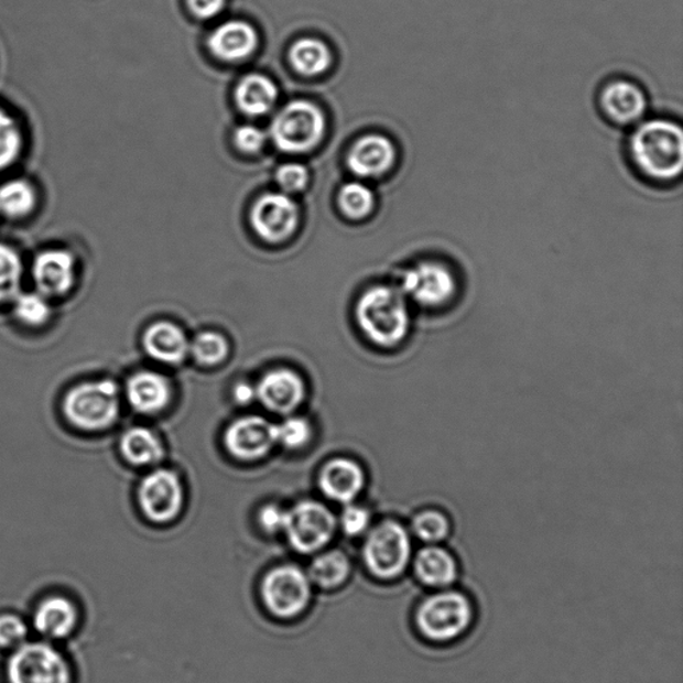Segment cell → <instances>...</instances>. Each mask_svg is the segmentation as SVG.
<instances>
[{
	"label": "cell",
	"mask_w": 683,
	"mask_h": 683,
	"mask_svg": "<svg viewBox=\"0 0 683 683\" xmlns=\"http://www.w3.org/2000/svg\"><path fill=\"white\" fill-rule=\"evenodd\" d=\"M628 156L641 178L657 186L673 185L683 171V130L670 118L643 119L631 128Z\"/></svg>",
	"instance_id": "1"
},
{
	"label": "cell",
	"mask_w": 683,
	"mask_h": 683,
	"mask_svg": "<svg viewBox=\"0 0 683 683\" xmlns=\"http://www.w3.org/2000/svg\"><path fill=\"white\" fill-rule=\"evenodd\" d=\"M360 332L382 349H393L406 339L410 313L401 290L375 286L365 291L356 307Z\"/></svg>",
	"instance_id": "2"
},
{
	"label": "cell",
	"mask_w": 683,
	"mask_h": 683,
	"mask_svg": "<svg viewBox=\"0 0 683 683\" xmlns=\"http://www.w3.org/2000/svg\"><path fill=\"white\" fill-rule=\"evenodd\" d=\"M65 420L85 433L110 429L119 419V388L112 379L80 382L67 390L62 401Z\"/></svg>",
	"instance_id": "3"
},
{
	"label": "cell",
	"mask_w": 683,
	"mask_h": 683,
	"mask_svg": "<svg viewBox=\"0 0 683 683\" xmlns=\"http://www.w3.org/2000/svg\"><path fill=\"white\" fill-rule=\"evenodd\" d=\"M474 607L464 593L444 590L423 599L415 612L416 628L433 642H451L470 629Z\"/></svg>",
	"instance_id": "4"
},
{
	"label": "cell",
	"mask_w": 683,
	"mask_h": 683,
	"mask_svg": "<svg viewBox=\"0 0 683 683\" xmlns=\"http://www.w3.org/2000/svg\"><path fill=\"white\" fill-rule=\"evenodd\" d=\"M8 683H74L68 658L48 641L24 642L6 663Z\"/></svg>",
	"instance_id": "5"
},
{
	"label": "cell",
	"mask_w": 683,
	"mask_h": 683,
	"mask_svg": "<svg viewBox=\"0 0 683 683\" xmlns=\"http://www.w3.org/2000/svg\"><path fill=\"white\" fill-rule=\"evenodd\" d=\"M325 131L326 118L319 107L308 100H294L278 112L270 134L283 153L305 154L321 143Z\"/></svg>",
	"instance_id": "6"
},
{
	"label": "cell",
	"mask_w": 683,
	"mask_h": 683,
	"mask_svg": "<svg viewBox=\"0 0 683 683\" xmlns=\"http://www.w3.org/2000/svg\"><path fill=\"white\" fill-rule=\"evenodd\" d=\"M411 552L408 530L397 521H383L369 531L364 545V561L378 579L391 581L406 571Z\"/></svg>",
	"instance_id": "7"
},
{
	"label": "cell",
	"mask_w": 683,
	"mask_h": 683,
	"mask_svg": "<svg viewBox=\"0 0 683 683\" xmlns=\"http://www.w3.org/2000/svg\"><path fill=\"white\" fill-rule=\"evenodd\" d=\"M312 596V581L299 566H275L262 579L263 605L277 618L300 617L306 611Z\"/></svg>",
	"instance_id": "8"
},
{
	"label": "cell",
	"mask_w": 683,
	"mask_h": 683,
	"mask_svg": "<svg viewBox=\"0 0 683 683\" xmlns=\"http://www.w3.org/2000/svg\"><path fill=\"white\" fill-rule=\"evenodd\" d=\"M401 291L416 305L438 308L455 299L458 280L446 263L429 259L404 271Z\"/></svg>",
	"instance_id": "9"
},
{
	"label": "cell",
	"mask_w": 683,
	"mask_h": 683,
	"mask_svg": "<svg viewBox=\"0 0 683 683\" xmlns=\"http://www.w3.org/2000/svg\"><path fill=\"white\" fill-rule=\"evenodd\" d=\"M337 520L325 505L302 501L288 511L284 533L290 545L301 554L321 552L333 540Z\"/></svg>",
	"instance_id": "10"
},
{
	"label": "cell",
	"mask_w": 683,
	"mask_h": 683,
	"mask_svg": "<svg viewBox=\"0 0 683 683\" xmlns=\"http://www.w3.org/2000/svg\"><path fill=\"white\" fill-rule=\"evenodd\" d=\"M598 109L617 128H635L647 119L649 98L637 82L628 78L607 80L598 91Z\"/></svg>",
	"instance_id": "11"
},
{
	"label": "cell",
	"mask_w": 683,
	"mask_h": 683,
	"mask_svg": "<svg viewBox=\"0 0 683 683\" xmlns=\"http://www.w3.org/2000/svg\"><path fill=\"white\" fill-rule=\"evenodd\" d=\"M138 503L151 522L174 521L183 506V487L178 476L167 469L150 473L138 487Z\"/></svg>",
	"instance_id": "12"
},
{
	"label": "cell",
	"mask_w": 683,
	"mask_h": 683,
	"mask_svg": "<svg viewBox=\"0 0 683 683\" xmlns=\"http://www.w3.org/2000/svg\"><path fill=\"white\" fill-rule=\"evenodd\" d=\"M251 224L265 242H283L300 225V207L289 194H264L252 208Z\"/></svg>",
	"instance_id": "13"
},
{
	"label": "cell",
	"mask_w": 683,
	"mask_h": 683,
	"mask_svg": "<svg viewBox=\"0 0 683 683\" xmlns=\"http://www.w3.org/2000/svg\"><path fill=\"white\" fill-rule=\"evenodd\" d=\"M225 447L240 460L263 458L277 445L275 425L259 415L242 416L226 429Z\"/></svg>",
	"instance_id": "14"
},
{
	"label": "cell",
	"mask_w": 683,
	"mask_h": 683,
	"mask_svg": "<svg viewBox=\"0 0 683 683\" xmlns=\"http://www.w3.org/2000/svg\"><path fill=\"white\" fill-rule=\"evenodd\" d=\"M31 277L36 291L47 299L66 296L77 281V262L68 250H43L34 258Z\"/></svg>",
	"instance_id": "15"
},
{
	"label": "cell",
	"mask_w": 683,
	"mask_h": 683,
	"mask_svg": "<svg viewBox=\"0 0 683 683\" xmlns=\"http://www.w3.org/2000/svg\"><path fill=\"white\" fill-rule=\"evenodd\" d=\"M79 624V607L65 594L43 597L33 612L34 629L46 641L67 640L77 631Z\"/></svg>",
	"instance_id": "16"
},
{
	"label": "cell",
	"mask_w": 683,
	"mask_h": 683,
	"mask_svg": "<svg viewBox=\"0 0 683 683\" xmlns=\"http://www.w3.org/2000/svg\"><path fill=\"white\" fill-rule=\"evenodd\" d=\"M257 400L277 414H291L306 397V384L295 371L277 369L265 372L256 386Z\"/></svg>",
	"instance_id": "17"
},
{
	"label": "cell",
	"mask_w": 683,
	"mask_h": 683,
	"mask_svg": "<svg viewBox=\"0 0 683 683\" xmlns=\"http://www.w3.org/2000/svg\"><path fill=\"white\" fill-rule=\"evenodd\" d=\"M397 160V148L389 137L368 134L354 143L347 164L359 178L377 180L388 175Z\"/></svg>",
	"instance_id": "18"
},
{
	"label": "cell",
	"mask_w": 683,
	"mask_h": 683,
	"mask_svg": "<svg viewBox=\"0 0 683 683\" xmlns=\"http://www.w3.org/2000/svg\"><path fill=\"white\" fill-rule=\"evenodd\" d=\"M322 492L335 502L351 503L365 486V473L357 462L334 458L322 467L318 478Z\"/></svg>",
	"instance_id": "19"
},
{
	"label": "cell",
	"mask_w": 683,
	"mask_h": 683,
	"mask_svg": "<svg viewBox=\"0 0 683 683\" xmlns=\"http://www.w3.org/2000/svg\"><path fill=\"white\" fill-rule=\"evenodd\" d=\"M169 379L155 371H138L126 384V397L130 406L139 414H158L171 401Z\"/></svg>",
	"instance_id": "20"
},
{
	"label": "cell",
	"mask_w": 683,
	"mask_h": 683,
	"mask_svg": "<svg viewBox=\"0 0 683 683\" xmlns=\"http://www.w3.org/2000/svg\"><path fill=\"white\" fill-rule=\"evenodd\" d=\"M258 46V34L248 22L229 21L208 37V47L220 61L239 62L250 58Z\"/></svg>",
	"instance_id": "21"
},
{
	"label": "cell",
	"mask_w": 683,
	"mask_h": 683,
	"mask_svg": "<svg viewBox=\"0 0 683 683\" xmlns=\"http://www.w3.org/2000/svg\"><path fill=\"white\" fill-rule=\"evenodd\" d=\"M144 351L158 362L178 365L189 351V342L182 328L170 322H156L143 334Z\"/></svg>",
	"instance_id": "22"
},
{
	"label": "cell",
	"mask_w": 683,
	"mask_h": 683,
	"mask_svg": "<svg viewBox=\"0 0 683 683\" xmlns=\"http://www.w3.org/2000/svg\"><path fill=\"white\" fill-rule=\"evenodd\" d=\"M414 572L423 585L430 587L452 586L458 578L457 560L446 549L430 545L420 550L414 561Z\"/></svg>",
	"instance_id": "23"
},
{
	"label": "cell",
	"mask_w": 683,
	"mask_h": 683,
	"mask_svg": "<svg viewBox=\"0 0 683 683\" xmlns=\"http://www.w3.org/2000/svg\"><path fill=\"white\" fill-rule=\"evenodd\" d=\"M277 99L278 87L273 80L262 74L246 75L237 86V105L248 116H264L273 110Z\"/></svg>",
	"instance_id": "24"
},
{
	"label": "cell",
	"mask_w": 683,
	"mask_h": 683,
	"mask_svg": "<svg viewBox=\"0 0 683 683\" xmlns=\"http://www.w3.org/2000/svg\"><path fill=\"white\" fill-rule=\"evenodd\" d=\"M120 453L132 466L154 465L163 458V446L155 433L145 427H132L120 438Z\"/></svg>",
	"instance_id": "25"
},
{
	"label": "cell",
	"mask_w": 683,
	"mask_h": 683,
	"mask_svg": "<svg viewBox=\"0 0 683 683\" xmlns=\"http://www.w3.org/2000/svg\"><path fill=\"white\" fill-rule=\"evenodd\" d=\"M36 189L26 180H10L0 185V215L10 220H22L34 213Z\"/></svg>",
	"instance_id": "26"
},
{
	"label": "cell",
	"mask_w": 683,
	"mask_h": 683,
	"mask_svg": "<svg viewBox=\"0 0 683 683\" xmlns=\"http://www.w3.org/2000/svg\"><path fill=\"white\" fill-rule=\"evenodd\" d=\"M351 574L349 559L340 550L321 553L315 556L310 566L308 578L312 584L330 590L344 585Z\"/></svg>",
	"instance_id": "27"
},
{
	"label": "cell",
	"mask_w": 683,
	"mask_h": 683,
	"mask_svg": "<svg viewBox=\"0 0 683 683\" xmlns=\"http://www.w3.org/2000/svg\"><path fill=\"white\" fill-rule=\"evenodd\" d=\"M332 59L330 48L316 37H302L290 50L291 65L305 77L324 74L330 67Z\"/></svg>",
	"instance_id": "28"
},
{
	"label": "cell",
	"mask_w": 683,
	"mask_h": 683,
	"mask_svg": "<svg viewBox=\"0 0 683 683\" xmlns=\"http://www.w3.org/2000/svg\"><path fill=\"white\" fill-rule=\"evenodd\" d=\"M23 262L15 249L0 243V305L12 302L21 293Z\"/></svg>",
	"instance_id": "29"
},
{
	"label": "cell",
	"mask_w": 683,
	"mask_h": 683,
	"mask_svg": "<svg viewBox=\"0 0 683 683\" xmlns=\"http://www.w3.org/2000/svg\"><path fill=\"white\" fill-rule=\"evenodd\" d=\"M339 207L347 218L362 220L376 208V195L362 182L346 183L339 192Z\"/></svg>",
	"instance_id": "30"
},
{
	"label": "cell",
	"mask_w": 683,
	"mask_h": 683,
	"mask_svg": "<svg viewBox=\"0 0 683 683\" xmlns=\"http://www.w3.org/2000/svg\"><path fill=\"white\" fill-rule=\"evenodd\" d=\"M14 315L18 322L31 328H40L52 319L53 308L50 300L40 291L19 293L14 301Z\"/></svg>",
	"instance_id": "31"
},
{
	"label": "cell",
	"mask_w": 683,
	"mask_h": 683,
	"mask_svg": "<svg viewBox=\"0 0 683 683\" xmlns=\"http://www.w3.org/2000/svg\"><path fill=\"white\" fill-rule=\"evenodd\" d=\"M23 151V134L17 119L0 107V173L19 161Z\"/></svg>",
	"instance_id": "32"
},
{
	"label": "cell",
	"mask_w": 683,
	"mask_h": 683,
	"mask_svg": "<svg viewBox=\"0 0 683 683\" xmlns=\"http://www.w3.org/2000/svg\"><path fill=\"white\" fill-rule=\"evenodd\" d=\"M411 529L416 539L436 545L451 534V521L444 512L435 509L423 510L414 517Z\"/></svg>",
	"instance_id": "33"
},
{
	"label": "cell",
	"mask_w": 683,
	"mask_h": 683,
	"mask_svg": "<svg viewBox=\"0 0 683 683\" xmlns=\"http://www.w3.org/2000/svg\"><path fill=\"white\" fill-rule=\"evenodd\" d=\"M189 353L199 365L217 366L223 364L229 354V344L224 335L205 332L198 334L189 344Z\"/></svg>",
	"instance_id": "34"
},
{
	"label": "cell",
	"mask_w": 683,
	"mask_h": 683,
	"mask_svg": "<svg viewBox=\"0 0 683 683\" xmlns=\"http://www.w3.org/2000/svg\"><path fill=\"white\" fill-rule=\"evenodd\" d=\"M310 438H312V426L300 416H290L280 425H275L277 444L290 448V451L306 446Z\"/></svg>",
	"instance_id": "35"
},
{
	"label": "cell",
	"mask_w": 683,
	"mask_h": 683,
	"mask_svg": "<svg viewBox=\"0 0 683 683\" xmlns=\"http://www.w3.org/2000/svg\"><path fill=\"white\" fill-rule=\"evenodd\" d=\"M30 626L15 612L0 615V649L14 650L28 642Z\"/></svg>",
	"instance_id": "36"
},
{
	"label": "cell",
	"mask_w": 683,
	"mask_h": 683,
	"mask_svg": "<svg viewBox=\"0 0 683 683\" xmlns=\"http://www.w3.org/2000/svg\"><path fill=\"white\" fill-rule=\"evenodd\" d=\"M275 181L284 194L301 193L308 185V170L301 163H284L277 170Z\"/></svg>",
	"instance_id": "37"
},
{
	"label": "cell",
	"mask_w": 683,
	"mask_h": 683,
	"mask_svg": "<svg viewBox=\"0 0 683 683\" xmlns=\"http://www.w3.org/2000/svg\"><path fill=\"white\" fill-rule=\"evenodd\" d=\"M371 516L362 506L347 503L342 511L339 524L344 533L349 536H359L370 528Z\"/></svg>",
	"instance_id": "38"
},
{
	"label": "cell",
	"mask_w": 683,
	"mask_h": 683,
	"mask_svg": "<svg viewBox=\"0 0 683 683\" xmlns=\"http://www.w3.org/2000/svg\"><path fill=\"white\" fill-rule=\"evenodd\" d=\"M234 142L242 153L254 154L263 149L265 134L256 126L243 124L234 132Z\"/></svg>",
	"instance_id": "39"
},
{
	"label": "cell",
	"mask_w": 683,
	"mask_h": 683,
	"mask_svg": "<svg viewBox=\"0 0 683 683\" xmlns=\"http://www.w3.org/2000/svg\"><path fill=\"white\" fill-rule=\"evenodd\" d=\"M288 511L283 510L281 506L268 505L259 511L258 521L265 533L277 534L281 533L286 527Z\"/></svg>",
	"instance_id": "40"
},
{
	"label": "cell",
	"mask_w": 683,
	"mask_h": 683,
	"mask_svg": "<svg viewBox=\"0 0 683 683\" xmlns=\"http://www.w3.org/2000/svg\"><path fill=\"white\" fill-rule=\"evenodd\" d=\"M187 4L195 17L210 19L225 9L226 0H187Z\"/></svg>",
	"instance_id": "41"
},
{
	"label": "cell",
	"mask_w": 683,
	"mask_h": 683,
	"mask_svg": "<svg viewBox=\"0 0 683 683\" xmlns=\"http://www.w3.org/2000/svg\"><path fill=\"white\" fill-rule=\"evenodd\" d=\"M234 400L239 404H249L257 400V391L254 386L249 383H238L232 391Z\"/></svg>",
	"instance_id": "42"
}]
</instances>
